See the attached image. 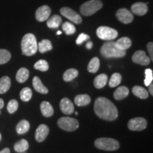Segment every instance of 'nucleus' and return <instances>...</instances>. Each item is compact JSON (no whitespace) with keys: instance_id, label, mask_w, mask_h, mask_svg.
I'll use <instances>...</instances> for the list:
<instances>
[{"instance_id":"39","label":"nucleus","mask_w":153,"mask_h":153,"mask_svg":"<svg viewBox=\"0 0 153 153\" xmlns=\"http://www.w3.org/2000/svg\"><path fill=\"white\" fill-rule=\"evenodd\" d=\"M153 43L152 42H150V43H148V53L150 55V58H151V60H153Z\"/></svg>"},{"instance_id":"27","label":"nucleus","mask_w":153,"mask_h":153,"mask_svg":"<svg viewBox=\"0 0 153 153\" xmlns=\"http://www.w3.org/2000/svg\"><path fill=\"white\" fill-rule=\"evenodd\" d=\"M29 148V144H28V141L25 139H22L17 142L14 145V150L17 152L22 153L25 152Z\"/></svg>"},{"instance_id":"16","label":"nucleus","mask_w":153,"mask_h":153,"mask_svg":"<svg viewBox=\"0 0 153 153\" xmlns=\"http://www.w3.org/2000/svg\"><path fill=\"white\" fill-rule=\"evenodd\" d=\"M129 94L128 88L125 86H121L116 89L114 93V97L116 100H122L126 98Z\"/></svg>"},{"instance_id":"17","label":"nucleus","mask_w":153,"mask_h":153,"mask_svg":"<svg viewBox=\"0 0 153 153\" xmlns=\"http://www.w3.org/2000/svg\"><path fill=\"white\" fill-rule=\"evenodd\" d=\"M108 79V76L106 74H100L95 77L94 80V85L97 89H102L106 85Z\"/></svg>"},{"instance_id":"13","label":"nucleus","mask_w":153,"mask_h":153,"mask_svg":"<svg viewBox=\"0 0 153 153\" xmlns=\"http://www.w3.org/2000/svg\"><path fill=\"white\" fill-rule=\"evenodd\" d=\"M50 129L48 126L45 125V124H41L37 128L35 134V139L36 140L38 143L43 142L48 135Z\"/></svg>"},{"instance_id":"28","label":"nucleus","mask_w":153,"mask_h":153,"mask_svg":"<svg viewBox=\"0 0 153 153\" xmlns=\"http://www.w3.org/2000/svg\"><path fill=\"white\" fill-rule=\"evenodd\" d=\"M79 74V72L76 69L70 68L67 70L63 74V79L65 82H70L75 79Z\"/></svg>"},{"instance_id":"33","label":"nucleus","mask_w":153,"mask_h":153,"mask_svg":"<svg viewBox=\"0 0 153 153\" xmlns=\"http://www.w3.org/2000/svg\"><path fill=\"white\" fill-rule=\"evenodd\" d=\"M11 55L9 51L6 49H0V65L6 64L10 60Z\"/></svg>"},{"instance_id":"38","label":"nucleus","mask_w":153,"mask_h":153,"mask_svg":"<svg viewBox=\"0 0 153 153\" xmlns=\"http://www.w3.org/2000/svg\"><path fill=\"white\" fill-rule=\"evenodd\" d=\"M89 38L90 37H89V36H88L87 34H85L84 33H80L79 36H78V38H76V43L77 44V45H81V44L83 43L85 41L89 40Z\"/></svg>"},{"instance_id":"15","label":"nucleus","mask_w":153,"mask_h":153,"mask_svg":"<svg viewBox=\"0 0 153 153\" xmlns=\"http://www.w3.org/2000/svg\"><path fill=\"white\" fill-rule=\"evenodd\" d=\"M131 11L134 14L137 15V16H143L148 12V7L146 4L137 2L132 5Z\"/></svg>"},{"instance_id":"8","label":"nucleus","mask_w":153,"mask_h":153,"mask_svg":"<svg viewBox=\"0 0 153 153\" xmlns=\"http://www.w3.org/2000/svg\"><path fill=\"white\" fill-rule=\"evenodd\" d=\"M148 122L142 117L132 118L128 123V128L133 131H142L147 128Z\"/></svg>"},{"instance_id":"26","label":"nucleus","mask_w":153,"mask_h":153,"mask_svg":"<svg viewBox=\"0 0 153 153\" xmlns=\"http://www.w3.org/2000/svg\"><path fill=\"white\" fill-rule=\"evenodd\" d=\"M62 22V19L60 16L55 14L51 16L47 20V26L51 28H57L60 26Z\"/></svg>"},{"instance_id":"20","label":"nucleus","mask_w":153,"mask_h":153,"mask_svg":"<svg viewBox=\"0 0 153 153\" xmlns=\"http://www.w3.org/2000/svg\"><path fill=\"white\" fill-rule=\"evenodd\" d=\"M33 86L35 90L41 94H48V89L45 87L42 83L38 76H34L33 79Z\"/></svg>"},{"instance_id":"40","label":"nucleus","mask_w":153,"mask_h":153,"mask_svg":"<svg viewBox=\"0 0 153 153\" xmlns=\"http://www.w3.org/2000/svg\"><path fill=\"white\" fill-rule=\"evenodd\" d=\"M148 91H149V92H150V94L152 96L153 95V84H152V83H150L148 86Z\"/></svg>"},{"instance_id":"14","label":"nucleus","mask_w":153,"mask_h":153,"mask_svg":"<svg viewBox=\"0 0 153 153\" xmlns=\"http://www.w3.org/2000/svg\"><path fill=\"white\" fill-rule=\"evenodd\" d=\"M61 111L66 115H71L74 111L73 103L68 98H63L60 102Z\"/></svg>"},{"instance_id":"35","label":"nucleus","mask_w":153,"mask_h":153,"mask_svg":"<svg viewBox=\"0 0 153 153\" xmlns=\"http://www.w3.org/2000/svg\"><path fill=\"white\" fill-rule=\"evenodd\" d=\"M62 28L67 35H72L76 32L75 26L72 23L68 22H65L62 24Z\"/></svg>"},{"instance_id":"29","label":"nucleus","mask_w":153,"mask_h":153,"mask_svg":"<svg viewBox=\"0 0 153 153\" xmlns=\"http://www.w3.org/2000/svg\"><path fill=\"white\" fill-rule=\"evenodd\" d=\"M100 67V61L98 57H93L89 62L87 66V70L90 73H96L99 70Z\"/></svg>"},{"instance_id":"24","label":"nucleus","mask_w":153,"mask_h":153,"mask_svg":"<svg viewBox=\"0 0 153 153\" xmlns=\"http://www.w3.org/2000/svg\"><path fill=\"white\" fill-rule=\"evenodd\" d=\"M28 76H29V70L25 68H22L17 72L16 79L19 83H24L28 79Z\"/></svg>"},{"instance_id":"23","label":"nucleus","mask_w":153,"mask_h":153,"mask_svg":"<svg viewBox=\"0 0 153 153\" xmlns=\"http://www.w3.org/2000/svg\"><path fill=\"white\" fill-rule=\"evenodd\" d=\"M11 87V79L7 76L0 79V94H3L9 91Z\"/></svg>"},{"instance_id":"47","label":"nucleus","mask_w":153,"mask_h":153,"mask_svg":"<svg viewBox=\"0 0 153 153\" xmlns=\"http://www.w3.org/2000/svg\"><path fill=\"white\" fill-rule=\"evenodd\" d=\"M0 114H1V111H0Z\"/></svg>"},{"instance_id":"48","label":"nucleus","mask_w":153,"mask_h":153,"mask_svg":"<svg viewBox=\"0 0 153 153\" xmlns=\"http://www.w3.org/2000/svg\"><path fill=\"white\" fill-rule=\"evenodd\" d=\"M22 153H24V152H22Z\"/></svg>"},{"instance_id":"7","label":"nucleus","mask_w":153,"mask_h":153,"mask_svg":"<svg viewBox=\"0 0 153 153\" xmlns=\"http://www.w3.org/2000/svg\"><path fill=\"white\" fill-rule=\"evenodd\" d=\"M97 35L101 40L111 41L116 38L118 34L117 30L114 28L108 26H100L97 29Z\"/></svg>"},{"instance_id":"21","label":"nucleus","mask_w":153,"mask_h":153,"mask_svg":"<svg viewBox=\"0 0 153 153\" xmlns=\"http://www.w3.org/2000/svg\"><path fill=\"white\" fill-rule=\"evenodd\" d=\"M116 45L118 48L122 51H126L131 48L132 45V41L129 38L123 37L120 38L116 42Z\"/></svg>"},{"instance_id":"30","label":"nucleus","mask_w":153,"mask_h":153,"mask_svg":"<svg viewBox=\"0 0 153 153\" xmlns=\"http://www.w3.org/2000/svg\"><path fill=\"white\" fill-rule=\"evenodd\" d=\"M30 123L28 120H22L17 124L16 130L17 133L19 134H24L29 131Z\"/></svg>"},{"instance_id":"10","label":"nucleus","mask_w":153,"mask_h":153,"mask_svg":"<svg viewBox=\"0 0 153 153\" xmlns=\"http://www.w3.org/2000/svg\"><path fill=\"white\" fill-rule=\"evenodd\" d=\"M132 60L133 62L143 66L148 65L150 62V57L146 55L144 51H141V50L137 51L134 53L132 56Z\"/></svg>"},{"instance_id":"1","label":"nucleus","mask_w":153,"mask_h":153,"mask_svg":"<svg viewBox=\"0 0 153 153\" xmlns=\"http://www.w3.org/2000/svg\"><path fill=\"white\" fill-rule=\"evenodd\" d=\"M94 110L98 117L106 120H115L118 116L116 106L112 101L105 97H99L96 99Z\"/></svg>"},{"instance_id":"46","label":"nucleus","mask_w":153,"mask_h":153,"mask_svg":"<svg viewBox=\"0 0 153 153\" xmlns=\"http://www.w3.org/2000/svg\"><path fill=\"white\" fill-rule=\"evenodd\" d=\"M75 114L76 115H78V112H75Z\"/></svg>"},{"instance_id":"32","label":"nucleus","mask_w":153,"mask_h":153,"mask_svg":"<svg viewBox=\"0 0 153 153\" xmlns=\"http://www.w3.org/2000/svg\"><path fill=\"white\" fill-rule=\"evenodd\" d=\"M32 95H33V93H32L31 89L28 87H25L21 91L20 98L23 101L27 102L31 99Z\"/></svg>"},{"instance_id":"34","label":"nucleus","mask_w":153,"mask_h":153,"mask_svg":"<svg viewBox=\"0 0 153 153\" xmlns=\"http://www.w3.org/2000/svg\"><path fill=\"white\" fill-rule=\"evenodd\" d=\"M34 68L41 72H46L49 69L48 62L45 60H40L34 64Z\"/></svg>"},{"instance_id":"6","label":"nucleus","mask_w":153,"mask_h":153,"mask_svg":"<svg viewBox=\"0 0 153 153\" xmlns=\"http://www.w3.org/2000/svg\"><path fill=\"white\" fill-rule=\"evenodd\" d=\"M57 126L64 131L72 132L79 128V122L74 118L61 117L57 120Z\"/></svg>"},{"instance_id":"37","label":"nucleus","mask_w":153,"mask_h":153,"mask_svg":"<svg viewBox=\"0 0 153 153\" xmlns=\"http://www.w3.org/2000/svg\"><path fill=\"white\" fill-rule=\"evenodd\" d=\"M145 79L144 80L145 85L148 87L149 85L152 82L153 79V72L151 69H146L145 71Z\"/></svg>"},{"instance_id":"3","label":"nucleus","mask_w":153,"mask_h":153,"mask_svg":"<svg viewBox=\"0 0 153 153\" xmlns=\"http://www.w3.org/2000/svg\"><path fill=\"white\" fill-rule=\"evenodd\" d=\"M100 53L101 55L106 58H119L126 55V51L118 48L114 41L105 43L101 48Z\"/></svg>"},{"instance_id":"45","label":"nucleus","mask_w":153,"mask_h":153,"mask_svg":"<svg viewBox=\"0 0 153 153\" xmlns=\"http://www.w3.org/2000/svg\"><path fill=\"white\" fill-rule=\"evenodd\" d=\"M1 140V133H0V140Z\"/></svg>"},{"instance_id":"22","label":"nucleus","mask_w":153,"mask_h":153,"mask_svg":"<svg viewBox=\"0 0 153 153\" xmlns=\"http://www.w3.org/2000/svg\"><path fill=\"white\" fill-rule=\"evenodd\" d=\"M132 92H133L135 97L142 99H146L149 97L148 91L145 88L140 87V86H135V87H133V89H132Z\"/></svg>"},{"instance_id":"41","label":"nucleus","mask_w":153,"mask_h":153,"mask_svg":"<svg viewBox=\"0 0 153 153\" xmlns=\"http://www.w3.org/2000/svg\"><path fill=\"white\" fill-rule=\"evenodd\" d=\"M92 46H93V43L91 41H89L87 43V45H86V47H87V48L89 49V50L92 48Z\"/></svg>"},{"instance_id":"4","label":"nucleus","mask_w":153,"mask_h":153,"mask_svg":"<svg viewBox=\"0 0 153 153\" xmlns=\"http://www.w3.org/2000/svg\"><path fill=\"white\" fill-rule=\"evenodd\" d=\"M94 145L99 150L105 151H115L120 148V144L116 140L110 137H101L95 140Z\"/></svg>"},{"instance_id":"25","label":"nucleus","mask_w":153,"mask_h":153,"mask_svg":"<svg viewBox=\"0 0 153 153\" xmlns=\"http://www.w3.org/2000/svg\"><path fill=\"white\" fill-rule=\"evenodd\" d=\"M53 49V45L51 42L48 39H43L38 43V51L41 53H44Z\"/></svg>"},{"instance_id":"18","label":"nucleus","mask_w":153,"mask_h":153,"mask_svg":"<svg viewBox=\"0 0 153 153\" xmlns=\"http://www.w3.org/2000/svg\"><path fill=\"white\" fill-rule=\"evenodd\" d=\"M74 103L78 106H85L91 102V98L88 94L76 95L74 98Z\"/></svg>"},{"instance_id":"12","label":"nucleus","mask_w":153,"mask_h":153,"mask_svg":"<svg viewBox=\"0 0 153 153\" xmlns=\"http://www.w3.org/2000/svg\"><path fill=\"white\" fill-rule=\"evenodd\" d=\"M51 14V9L48 6L43 5L36 11V19L39 22H43L49 19Z\"/></svg>"},{"instance_id":"42","label":"nucleus","mask_w":153,"mask_h":153,"mask_svg":"<svg viewBox=\"0 0 153 153\" xmlns=\"http://www.w3.org/2000/svg\"><path fill=\"white\" fill-rule=\"evenodd\" d=\"M0 153H10V150L9 148H6L2 150L1 151H0Z\"/></svg>"},{"instance_id":"44","label":"nucleus","mask_w":153,"mask_h":153,"mask_svg":"<svg viewBox=\"0 0 153 153\" xmlns=\"http://www.w3.org/2000/svg\"><path fill=\"white\" fill-rule=\"evenodd\" d=\"M61 33H62V32H61L60 30H58V31H57V35H60Z\"/></svg>"},{"instance_id":"31","label":"nucleus","mask_w":153,"mask_h":153,"mask_svg":"<svg viewBox=\"0 0 153 153\" xmlns=\"http://www.w3.org/2000/svg\"><path fill=\"white\" fill-rule=\"evenodd\" d=\"M122 80V76L120 75V73L116 72L114 73L111 76L109 81H108V85L110 87L114 88L118 86L120 84Z\"/></svg>"},{"instance_id":"43","label":"nucleus","mask_w":153,"mask_h":153,"mask_svg":"<svg viewBox=\"0 0 153 153\" xmlns=\"http://www.w3.org/2000/svg\"><path fill=\"white\" fill-rule=\"evenodd\" d=\"M4 100L0 98V110L4 107Z\"/></svg>"},{"instance_id":"19","label":"nucleus","mask_w":153,"mask_h":153,"mask_svg":"<svg viewBox=\"0 0 153 153\" xmlns=\"http://www.w3.org/2000/svg\"><path fill=\"white\" fill-rule=\"evenodd\" d=\"M41 111L42 114L45 117H51L54 114V110L52 105L48 101H43L41 104Z\"/></svg>"},{"instance_id":"9","label":"nucleus","mask_w":153,"mask_h":153,"mask_svg":"<svg viewBox=\"0 0 153 153\" xmlns=\"http://www.w3.org/2000/svg\"><path fill=\"white\" fill-rule=\"evenodd\" d=\"M60 13L63 16L66 17L69 20L71 21V22L74 24H79L82 22V18L80 15L76 13L73 9L68 8V7H62L60 9Z\"/></svg>"},{"instance_id":"11","label":"nucleus","mask_w":153,"mask_h":153,"mask_svg":"<svg viewBox=\"0 0 153 153\" xmlns=\"http://www.w3.org/2000/svg\"><path fill=\"white\" fill-rule=\"evenodd\" d=\"M116 17L120 22L125 24H131L134 19V16L131 11L125 8L118 9L116 12Z\"/></svg>"},{"instance_id":"36","label":"nucleus","mask_w":153,"mask_h":153,"mask_svg":"<svg viewBox=\"0 0 153 153\" xmlns=\"http://www.w3.org/2000/svg\"><path fill=\"white\" fill-rule=\"evenodd\" d=\"M18 108L19 103L15 99H11L8 103V105H7V111H8L9 114H14L15 111H16Z\"/></svg>"},{"instance_id":"5","label":"nucleus","mask_w":153,"mask_h":153,"mask_svg":"<svg viewBox=\"0 0 153 153\" xmlns=\"http://www.w3.org/2000/svg\"><path fill=\"white\" fill-rule=\"evenodd\" d=\"M102 7L103 3L100 0H90L82 4L80 7V12L84 16H91L100 10Z\"/></svg>"},{"instance_id":"2","label":"nucleus","mask_w":153,"mask_h":153,"mask_svg":"<svg viewBox=\"0 0 153 153\" xmlns=\"http://www.w3.org/2000/svg\"><path fill=\"white\" fill-rule=\"evenodd\" d=\"M22 51L23 55L26 56H32L38 51V43L36 36L33 33L26 34L22 38Z\"/></svg>"}]
</instances>
